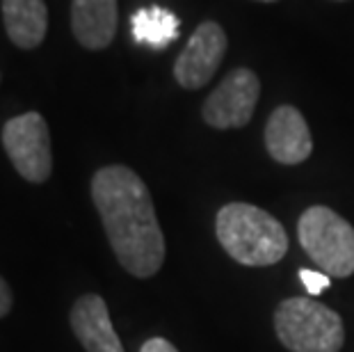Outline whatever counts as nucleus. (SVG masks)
Returning a JSON list of instances; mask_svg holds the SVG:
<instances>
[{
    "label": "nucleus",
    "mask_w": 354,
    "mask_h": 352,
    "mask_svg": "<svg viewBox=\"0 0 354 352\" xmlns=\"http://www.w3.org/2000/svg\"><path fill=\"white\" fill-rule=\"evenodd\" d=\"M92 201L119 266L135 279L158 275L167 250L147 183L126 165H108L92 178Z\"/></svg>",
    "instance_id": "f257e3e1"
},
{
    "label": "nucleus",
    "mask_w": 354,
    "mask_h": 352,
    "mask_svg": "<svg viewBox=\"0 0 354 352\" xmlns=\"http://www.w3.org/2000/svg\"><path fill=\"white\" fill-rule=\"evenodd\" d=\"M215 234L224 252L240 266H274L288 252V236L281 222L245 201H233L220 208L215 217Z\"/></svg>",
    "instance_id": "f03ea898"
},
{
    "label": "nucleus",
    "mask_w": 354,
    "mask_h": 352,
    "mask_svg": "<svg viewBox=\"0 0 354 352\" xmlns=\"http://www.w3.org/2000/svg\"><path fill=\"white\" fill-rule=\"evenodd\" d=\"M274 332L290 352H341V316L313 297H288L274 311Z\"/></svg>",
    "instance_id": "7ed1b4c3"
},
{
    "label": "nucleus",
    "mask_w": 354,
    "mask_h": 352,
    "mask_svg": "<svg viewBox=\"0 0 354 352\" xmlns=\"http://www.w3.org/2000/svg\"><path fill=\"white\" fill-rule=\"evenodd\" d=\"M297 236L308 259L329 277L354 275V227L329 206H311L299 215Z\"/></svg>",
    "instance_id": "20e7f679"
},
{
    "label": "nucleus",
    "mask_w": 354,
    "mask_h": 352,
    "mask_svg": "<svg viewBox=\"0 0 354 352\" xmlns=\"http://www.w3.org/2000/svg\"><path fill=\"white\" fill-rule=\"evenodd\" d=\"M3 147L28 183H46L53 172L48 124L39 112H24L3 126Z\"/></svg>",
    "instance_id": "39448f33"
},
{
    "label": "nucleus",
    "mask_w": 354,
    "mask_h": 352,
    "mask_svg": "<svg viewBox=\"0 0 354 352\" xmlns=\"http://www.w3.org/2000/svg\"><path fill=\"white\" fill-rule=\"evenodd\" d=\"M261 96V80L252 69H233L227 73L213 94L203 101L201 117L217 131L243 129L252 122Z\"/></svg>",
    "instance_id": "423d86ee"
},
{
    "label": "nucleus",
    "mask_w": 354,
    "mask_h": 352,
    "mask_svg": "<svg viewBox=\"0 0 354 352\" xmlns=\"http://www.w3.org/2000/svg\"><path fill=\"white\" fill-rule=\"evenodd\" d=\"M227 35L220 24L203 21L194 30L183 53L174 64V78L183 89H201L220 69L224 53H227Z\"/></svg>",
    "instance_id": "0eeeda50"
},
{
    "label": "nucleus",
    "mask_w": 354,
    "mask_h": 352,
    "mask_svg": "<svg viewBox=\"0 0 354 352\" xmlns=\"http://www.w3.org/2000/svg\"><path fill=\"white\" fill-rule=\"evenodd\" d=\"M266 149L281 165L304 163L313 151V140L302 112L292 106H279L268 119Z\"/></svg>",
    "instance_id": "6e6552de"
},
{
    "label": "nucleus",
    "mask_w": 354,
    "mask_h": 352,
    "mask_svg": "<svg viewBox=\"0 0 354 352\" xmlns=\"http://www.w3.org/2000/svg\"><path fill=\"white\" fill-rule=\"evenodd\" d=\"M69 320L85 352H124L122 341L112 327L108 304L101 295H80L71 306Z\"/></svg>",
    "instance_id": "1a4fd4ad"
},
{
    "label": "nucleus",
    "mask_w": 354,
    "mask_h": 352,
    "mask_svg": "<svg viewBox=\"0 0 354 352\" xmlns=\"http://www.w3.org/2000/svg\"><path fill=\"white\" fill-rule=\"evenodd\" d=\"M71 30L80 46L108 48L117 33V0H73Z\"/></svg>",
    "instance_id": "9d476101"
},
{
    "label": "nucleus",
    "mask_w": 354,
    "mask_h": 352,
    "mask_svg": "<svg viewBox=\"0 0 354 352\" xmlns=\"http://www.w3.org/2000/svg\"><path fill=\"white\" fill-rule=\"evenodd\" d=\"M3 21L14 46L30 50L46 37L48 10L44 0H3Z\"/></svg>",
    "instance_id": "9b49d317"
},
{
    "label": "nucleus",
    "mask_w": 354,
    "mask_h": 352,
    "mask_svg": "<svg viewBox=\"0 0 354 352\" xmlns=\"http://www.w3.org/2000/svg\"><path fill=\"white\" fill-rule=\"evenodd\" d=\"M180 21L169 10L162 7H142L131 17L133 39L138 44H145L149 48L162 50L171 41L178 39Z\"/></svg>",
    "instance_id": "f8f14e48"
},
{
    "label": "nucleus",
    "mask_w": 354,
    "mask_h": 352,
    "mask_svg": "<svg viewBox=\"0 0 354 352\" xmlns=\"http://www.w3.org/2000/svg\"><path fill=\"white\" fill-rule=\"evenodd\" d=\"M299 279H302V284L306 286V290L311 295H320L322 290L325 288H329V284H331V279H329V275H325V272H315V270H299Z\"/></svg>",
    "instance_id": "ddd939ff"
},
{
    "label": "nucleus",
    "mask_w": 354,
    "mask_h": 352,
    "mask_svg": "<svg viewBox=\"0 0 354 352\" xmlns=\"http://www.w3.org/2000/svg\"><path fill=\"white\" fill-rule=\"evenodd\" d=\"M140 352H178L167 339H162V336H153V339L145 341V346L140 348Z\"/></svg>",
    "instance_id": "4468645a"
},
{
    "label": "nucleus",
    "mask_w": 354,
    "mask_h": 352,
    "mask_svg": "<svg viewBox=\"0 0 354 352\" xmlns=\"http://www.w3.org/2000/svg\"><path fill=\"white\" fill-rule=\"evenodd\" d=\"M12 311V288L5 281V277L0 275V318H5Z\"/></svg>",
    "instance_id": "2eb2a0df"
},
{
    "label": "nucleus",
    "mask_w": 354,
    "mask_h": 352,
    "mask_svg": "<svg viewBox=\"0 0 354 352\" xmlns=\"http://www.w3.org/2000/svg\"><path fill=\"white\" fill-rule=\"evenodd\" d=\"M261 3H274V0H261Z\"/></svg>",
    "instance_id": "dca6fc26"
}]
</instances>
